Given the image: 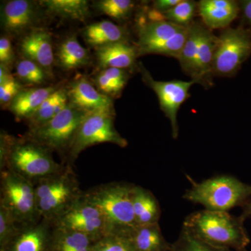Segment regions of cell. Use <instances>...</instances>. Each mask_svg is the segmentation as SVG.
<instances>
[{
  "instance_id": "cell-29",
  "label": "cell",
  "mask_w": 251,
  "mask_h": 251,
  "mask_svg": "<svg viewBox=\"0 0 251 251\" xmlns=\"http://www.w3.org/2000/svg\"><path fill=\"white\" fill-rule=\"evenodd\" d=\"M128 75L125 69H103L95 77L96 85L100 92L108 97L120 95L126 85Z\"/></svg>"
},
{
  "instance_id": "cell-19",
  "label": "cell",
  "mask_w": 251,
  "mask_h": 251,
  "mask_svg": "<svg viewBox=\"0 0 251 251\" xmlns=\"http://www.w3.org/2000/svg\"><path fill=\"white\" fill-rule=\"evenodd\" d=\"M96 55L99 65L103 69H125L134 65L138 52L136 47L122 41L98 48Z\"/></svg>"
},
{
  "instance_id": "cell-1",
  "label": "cell",
  "mask_w": 251,
  "mask_h": 251,
  "mask_svg": "<svg viewBox=\"0 0 251 251\" xmlns=\"http://www.w3.org/2000/svg\"><path fill=\"white\" fill-rule=\"evenodd\" d=\"M1 135L0 171L8 170L35 184L64 168L42 145L27 138L17 139L4 133Z\"/></svg>"
},
{
  "instance_id": "cell-15",
  "label": "cell",
  "mask_w": 251,
  "mask_h": 251,
  "mask_svg": "<svg viewBox=\"0 0 251 251\" xmlns=\"http://www.w3.org/2000/svg\"><path fill=\"white\" fill-rule=\"evenodd\" d=\"M1 11V27L14 35H19L30 29L37 18L35 4L27 0L7 1Z\"/></svg>"
},
{
  "instance_id": "cell-2",
  "label": "cell",
  "mask_w": 251,
  "mask_h": 251,
  "mask_svg": "<svg viewBox=\"0 0 251 251\" xmlns=\"http://www.w3.org/2000/svg\"><path fill=\"white\" fill-rule=\"evenodd\" d=\"M244 221L226 211L203 210L190 214L182 228L209 245L236 251H246L250 239Z\"/></svg>"
},
{
  "instance_id": "cell-40",
  "label": "cell",
  "mask_w": 251,
  "mask_h": 251,
  "mask_svg": "<svg viewBox=\"0 0 251 251\" xmlns=\"http://www.w3.org/2000/svg\"><path fill=\"white\" fill-rule=\"evenodd\" d=\"M243 206H244L243 212L241 214L240 217L244 221L248 217L251 216V202H248Z\"/></svg>"
},
{
  "instance_id": "cell-16",
  "label": "cell",
  "mask_w": 251,
  "mask_h": 251,
  "mask_svg": "<svg viewBox=\"0 0 251 251\" xmlns=\"http://www.w3.org/2000/svg\"><path fill=\"white\" fill-rule=\"evenodd\" d=\"M20 49L26 59L36 62L46 72H50L54 54L49 31L43 29L31 31L21 41Z\"/></svg>"
},
{
  "instance_id": "cell-18",
  "label": "cell",
  "mask_w": 251,
  "mask_h": 251,
  "mask_svg": "<svg viewBox=\"0 0 251 251\" xmlns=\"http://www.w3.org/2000/svg\"><path fill=\"white\" fill-rule=\"evenodd\" d=\"M198 9L208 29H226L237 17L239 6L233 0H202Z\"/></svg>"
},
{
  "instance_id": "cell-5",
  "label": "cell",
  "mask_w": 251,
  "mask_h": 251,
  "mask_svg": "<svg viewBox=\"0 0 251 251\" xmlns=\"http://www.w3.org/2000/svg\"><path fill=\"white\" fill-rule=\"evenodd\" d=\"M36 204L39 216L56 221L82 196L76 176L70 166L35 184Z\"/></svg>"
},
{
  "instance_id": "cell-34",
  "label": "cell",
  "mask_w": 251,
  "mask_h": 251,
  "mask_svg": "<svg viewBox=\"0 0 251 251\" xmlns=\"http://www.w3.org/2000/svg\"><path fill=\"white\" fill-rule=\"evenodd\" d=\"M21 224L7 209L0 206V250L17 233Z\"/></svg>"
},
{
  "instance_id": "cell-22",
  "label": "cell",
  "mask_w": 251,
  "mask_h": 251,
  "mask_svg": "<svg viewBox=\"0 0 251 251\" xmlns=\"http://www.w3.org/2000/svg\"><path fill=\"white\" fill-rule=\"evenodd\" d=\"M83 37L89 45L97 49L114 43L127 41L125 29L108 21L89 25L84 29Z\"/></svg>"
},
{
  "instance_id": "cell-37",
  "label": "cell",
  "mask_w": 251,
  "mask_h": 251,
  "mask_svg": "<svg viewBox=\"0 0 251 251\" xmlns=\"http://www.w3.org/2000/svg\"><path fill=\"white\" fill-rule=\"evenodd\" d=\"M14 60V52L9 38L1 36L0 39V62L9 69Z\"/></svg>"
},
{
  "instance_id": "cell-31",
  "label": "cell",
  "mask_w": 251,
  "mask_h": 251,
  "mask_svg": "<svg viewBox=\"0 0 251 251\" xmlns=\"http://www.w3.org/2000/svg\"><path fill=\"white\" fill-rule=\"evenodd\" d=\"M196 8L197 3L196 1L181 0L179 4L163 15L166 21L182 27H188L194 22L193 20Z\"/></svg>"
},
{
  "instance_id": "cell-14",
  "label": "cell",
  "mask_w": 251,
  "mask_h": 251,
  "mask_svg": "<svg viewBox=\"0 0 251 251\" xmlns=\"http://www.w3.org/2000/svg\"><path fill=\"white\" fill-rule=\"evenodd\" d=\"M67 94L69 103L83 111H114L111 98L96 90L85 77L74 81Z\"/></svg>"
},
{
  "instance_id": "cell-8",
  "label": "cell",
  "mask_w": 251,
  "mask_h": 251,
  "mask_svg": "<svg viewBox=\"0 0 251 251\" xmlns=\"http://www.w3.org/2000/svg\"><path fill=\"white\" fill-rule=\"evenodd\" d=\"M188 35V27L168 21L143 25L138 32V55L158 54L178 59Z\"/></svg>"
},
{
  "instance_id": "cell-28",
  "label": "cell",
  "mask_w": 251,
  "mask_h": 251,
  "mask_svg": "<svg viewBox=\"0 0 251 251\" xmlns=\"http://www.w3.org/2000/svg\"><path fill=\"white\" fill-rule=\"evenodd\" d=\"M201 27L202 25L198 22H193L188 27L187 38L177 59L183 72L192 79L194 76Z\"/></svg>"
},
{
  "instance_id": "cell-6",
  "label": "cell",
  "mask_w": 251,
  "mask_h": 251,
  "mask_svg": "<svg viewBox=\"0 0 251 251\" xmlns=\"http://www.w3.org/2000/svg\"><path fill=\"white\" fill-rule=\"evenodd\" d=\"M88 114L69 103L60 113L45 125L29 130L25 138L50 151H69L79 127Z\"/></svg>"
},
{
  "instance_id": "cell-35",
  "label": "cell",
  "mask_w": 251,
  "mask_h": 251,
  "mask_svg": "<svg viewBox=\"0 0 251 251\" xmlns=\"http://www.w3.org/2000/svg\"><path fill=\"white\" fill-rule=\"evenodd\" d=\"M93 251H135L125 236L110 234L97 241Z\"/></svg>"
},
{
  "instance_id": "cell-39",
  "label": "cell",
  "mask_w": 251,
  "mask_h": 251,
  "mask_svg": "<svg viewBox=\"0 0 251 251\" xmlns=\"http://www.w3.org/2000/svg\"><path fill=\"white\" fill-rule=\"evenodd\" d=\"M240 9L242 10L243 21L251 25V0L241 1Z\"/></svg>"
},
{
  "instance_id": "cell-17",
  "label": "cell",
  "mask_w": 251,
  "mask_h": 251,
  "mask_svg": "<svg viewBox=\"0 0 251 251\" xmlns=\"http://www.w3.org/2000/svg\"><path fill=\"white\" fill-rule=\"evenodd\" d=\"M217 41L218 36L214 35L210 29L202 25L192 80L205 88L212 85L213 64Z\"/></svg>"
},
{
  "instance_id": "cell-26",
  "label": "cell",
  "mask_w": 251,
  "mask_h": 251,
  "mask_svg": "<svg viewBox=\"0 0 251 251\" xmlns=\"http://www.w3.org/2000/svg\"><path fill=\"white\" fill-rule=\"evenodd\" d=\"M56 57L59 67L67 71L85 67L90 61L88 51L81 46L75 36L67 38L61 43Z\"/></svg>"
},
{
  "instance_id": "cell-11",
  "label": "cell",
  "mask_w": 251,
  "mask_h": 251,
  "mask_svg": "<svg viewBox=\"0 0 251 251\" xmlns=\"http://www.w3.org/2000/svg\"><path fill=\"white\" fill-rule=\"evenodd\" d=\"M57 227L77 231L98 241L110 234V229L101 211L90 202L85 194L58 219L54 221Z\"/></svg>"
},
{
  "instance_id": "cell-9",
  "label": "cell",
  "mask_w": 251,
  "mask_h": 251,
  "mask_svg": "<svg viewBox=\"0 0 251 251\" xmlns=\"http://www.w3.org/2000/svg\"><path fill=\"white\" fill-rule=\"evenodd\" d=\"M251 54V29L243 27L226 28L218 36L213 74L232 77Z\"/></svg>"
},
{
  "instance_id": "cell-3",
  "label": "cell",
  "mask_w": 251,
  "mask_h": 251,
  "mask_svg": "<svg viewBox=\"0 0 251 251\" xmlns=\"http://www.w3.org/2000/svg\"><path fill=\"white\" fill-rule=\"evenodd\" d=\"M135 185L111 182L99 185L84 192L106 220L110 234L125 236L136 227L133 207Z\"/></svg>"
},
{
  "instance_id": "cell-36",
  "label": "cell",
  "mask_w": 251,
  "mask_h": 251,
  "mask_svg": "<svg viewBox=\"0 0 251 251\" xmlns=\"http://www.w3.org/2000/svg\"><path fill=\"white\" fill-rule=\"evenodd\" d=\"M22 87L12 75L0 82V103L2 108H9L15 97L22 90Z\"/></svg>"
},
{
  "instance_id": "cell-13",
  "label": "cell",
  "mask_w": 251,
  "mask_h": 251,
  "mask_svg": "<svg viewBox=\"0 0 251 251\" xmlns=\"http://www.w3.org/2000/svg\"><path fill=\"white\" fill-rule=\"evenodd\" d=\"M54 229L53 221L44 218L21 224L17 233L0 251H50Z\"/></svg>"
},
{
  "instance_id": "cell-33",
  "label": "cell",
  "mask_w": 251,
  "mask_h": 251,
  "mask_svg": "<svg viewBox=\"0 0 251 251\" xmlns=\"http://www.w3.org/2000/svg\"><path fill=\"white\" fill-rule=\"evenodd\" d=\"M171 251H233L209 245L196 239L185 229H181L176 242L172 244Z\"/></svg>"
},
{
  "instance_id": "cell-30",
  "label": "cell",
  "mask_w": 251,
  "mask_h": 251,
  "mask_svg": "<svg viewBox=\"0 0 251 251\" xmlns=\"http://www.w3.org/2000/svg\"><path fill=\"white\" fill-rule=\"evenodd\" d=\"M134 6L130 0H101L96 2V7L102 14L120 21L130 17Z\"/></svg>"
},
{
  "instance_id": "cell-24",
  "label": "cell",
  "mask_w": 251,
  "mask_h": 251,
  "mask_svg": "<svg viewBox=\"0 0 251 251\" xmlns=\"http://www.w3.org/2000/svg\"><path fill=\"white\" fill-rule=\"evenodd\" d=\"M96 242L87 234L54 225L50 251H93Z\"/></svg>"
},
{
  "instance_id": "cell-7",
  "label": "cell",
  "mask_w": 251,
  "mask_h": 251,
  "mask_svg": "<svg viewBox=\"0 0 251 251\" xmlns=\"http://www.w3.org/2000/svg\"><path fill=\"white\" fill-rule=\"evenodd\" d=\"M0 206L14 216L18 224L41 219L38 212L35 186L31 181L8 170L1 171Z\"/></svg>"
},
{
  "instance_id": "cell-38",
  "label": "cell",
  "mask_w": 251,
  "mask_h": 251,
  "mask_svg": "<svg viewBox=\"0 0 251 251\" xmlns=\"http://www.w3.org/2000/svg\"><path fill=\"white\" fill-rule=\"evenodd\" d=\"M181 0H157L153 2V9L163 14L179 4Z\"/></svg>"
},
{
  "instance_id": "cell-4",
  "label": "cell",
  "mask_w": 251,
  "mask_h": 251,
  "mask_svg": "<svg viewBox=\"0 0 251 251\" xmlns=\"http://www.w3.org/2000/svg\"><path fill=\"white\" fill-rule=\"evenodd\" d=\"M192 184L183 198L204 206L206 210L227 212L247 204L251 196V185L229 175H220L201 183L192 181Z\"/></svg>"
},
{
  "instance_id": "cell-23",
  "label": "cell",
  "mask_w": 251,
  "mask_h": 251,
  "mask_svg": "<svg viewBox=\"0 0 251 251\" xmlns=\"http://www.w3.org/2000/svg\"><path fill=\"white\" fill-rule=\"evenodd\" d=\"M55 90L52 87L22 90L15 97L9 108L18 119L27 120Z\"/></svg>"
},
{
  "instance_id": "cell-10",
  "label": "cell",
  "mask_w": 251,
  "mask_h": 251,
  "mask_svg": "<svg viewBox=\"0 0 251 251\" xmlns=\"http://www.w3.org/2000/svg\"><path fill=\"white\" fill-rule=\"evenodd\" d=\"M114 111L91 112L82 121L70 150L69 156L74 160L84 150L97 145L109 143L126 148L128 142L118 133L114 125Z\"/></svg>"
},
{
  "instance_id": "cell-21",
  "label": "cell",
  "mask_w": 251,
  "mask_h": 251,
  "mask_svg": "<svg viewBox=\"0 0 251 251\" xmlns=\"http://www.w3.org/2000/svg\"><path fill=\"white\" fill-rule=\"evenodd\" d=\"M133 207L137 226L158 224L161 209L151 191L140 186H134Z\"/></svg>"
},
{
  "instance_id": "cell-32",
  "label": "cell",
  "mask_w": 251,
  "mask_h": 251,
  "mask_svg": "<svg viewBox=\"0 0 251 251\" xmlns=\"http://www.w3.org/2000/svg\"><path fill=\"white\" fill-rule=\"evenodd\" d=\"M16 74L20 80L25 83L41 85L45 82L48 73L36 62L25 58L18 62Z\"/></svg>"
},
{
  "instance_id": "cell-12",
  "label": "cell",
  "mask_w": 251,
  "mask_h": 251,
  "mask_svg": "<svg viewBox=\"0 0 251 251\" xmlns=\"http://www.w3.org/2000/svg\"><path fill=\"white\" fill-rule=\"evenodd\" d=\"M144 80L155 92L159 100L161 109L171 121L172 135L175 139L178 138L179 127L177 113L180 107L190 97L189 90L196 81H157L143 68L141 69Z\"/></svg>"
},
{
  "instance_id": "cell-27",
  "label": "cell",
  "mask_w": 251,
  "mask_h": 251,
  "mask_svg": "<svg viewBox=\"0 0 251 251\" xmlns=\"http://www.w3.org/2000/svg\"><path fill=\"white\" fill-rule=\"evenodd\" d=\"M41 2L50 12L61 18L83 21L90 14L86 0H44Z\"/></svg>"
},
{
  "instance_id": "cell-25",
  "label": "cell",
  "mask_w": 251,
  "mask_h": 251,
  "mask_svg": "<svg viewBox=\"0 0 251 251\" xmlns=\"http://www.w3.org/2000/svg\"><path fill=\"white\" fill-rule=\"evenodd\" d=\"M68 100L67 90L59 89L54 91L27 119L29 130L39 128L57 116L67 107Z\"/></svg>"
},
{
  "instance_id": "cell-20",
  "label": "cell",
  "mask_w": 251,
  "mask_h": 251,
  "mask_svg": "<svg viewBox=\"0 0 251 251\" xmlns=\"http://www.w3.org/2000/svg\"><path fill=\"white\" fill-rule=\"evenodd\" d=\"M125 237L135 251H171L172 244L163 237L158 224L137 226Z\"/></svg>"
}]
</instances>
